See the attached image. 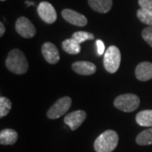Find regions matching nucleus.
Instances as JSON below:
<instances>
[{
  "mask_svg": "<svg viewBox=\"0 0 152 152\" xmlns=\"http://www.w3.org/2000/svg\"><path fill=\"white\" fill-rule=\"evenodd\" d=\"M135 76L140 81H148L152 79V63L142 62L135 69Z\"/></svg>",
  "mask_w": 152,
  "mask_h": 152,
  "instance_id": "f8f14e48",
  "label": "nucleus"
},
{
  "mask_svg": "<svg viewBox=\"0 0 152 152\" xmlns=\"http://www.w3.org/2000/svg\"><path fill=\"white\" fill-rule=\"evenodd\" d=\"M118 134L116 131L108 129L98 136L94 142L96 152H113L118 146Z\"/></svg>",
  "mask_w": 152,
  "mask_h": 152,
  "instance_id": "f03ea898",
  "label": "nucleus"
},
{
  "mask_svg": "<svg viewBox=\"0 0 152 152\" xmlns=\"http://www.w3.org/2000/svg\"><path fill=\"white\" fill-rule=\"evenodd\" d=\"M42 53L45 60L50 64H56L60 60L58 48L52 42H45L42 47Z\"/></svg>",
  "mask_w": 152,
  "mask_h": 152,
  "instance_id": "9d476101",
  "label": "nucleus"
},
{
  "mask_svg": "<svg viewBox=\"0 0 152 152\" xmlns=\"http://www.w3.org/2000/svg\"><path fill=\"white\" fill-rule=\"evenodd\" d=\"M136 143L139 145H152V128L142 131L136 137Z\"/></svg>",
  "mask_w": 152,
  "mask_h": 152,
  "instance_id": "f3484780",
  "label": "nucleus"
},
{
  "mask_svg": "<svg viewBox=\"0 0 152 152\" xmlns=\"http://www.w3.org/2000/svg\"><path fill=\"white\" fill-rule=\"evenodd\" d=\"M88 4L93 10L101 14H106L113 7V0H88Z\"/></svg>",
  "mask_w": 152,
  "mask_h": 152,
  "instance_id": "ddd939ff",
  "label": "nucleus"
},
{
  "mask_svg": "<svg viewBox=\"0 0 152 152\" xmlns=\"http://www.w3.org/2000/svg\"><path fill=\"white\" fill-rule=\"evenodd\" d=\"M151 1H152V0H151Z\"/></svg>",
  "mask_w": 152,
  "mask_h": 152,
  "instance_id": "a878e982",
  "label": "nucleus"
},
{
  "mask_svg": "<svg viewBox=\"0 0 152 152\" xmlns=\"http://www.w3.org/2000/svg\"><path fill=\"white\" fill-rule=\"evenodd\" d=\"M5 33V26L3 22H0V37H2Z\"/></svg>",
  "mask_w": 152,
  "mask_h": 152,
  "instance_id": "b1692460",
  "label": "nucleus"
},
{
  "mask_svg": "<svg viewBox=\"0 0 152 152\" xmlns=\"http://www.w3.org/2000/svg\"><path fill=\"white\" fill-rule=\"evenodd\" d=\"M18 140V134L12 129H5L0 132V144L3 145H14Z\"/></svg>",
  "mask_w": 152,
  "mask_h": 152,
  "instance_id": "4468645a",
  "label": "nucleus"
},
{
  "mask_svg": "<svg viewBox=\"0 0 152 152\" xmlns=\"http://www.w3.org/2000/svg\"><path fill=\"white\" fill-rule=\"evenodd\" d=\"M140 100L138 96L132 93L123 94L115 98L114 107L125 113H132L139 107Z\"/></svg>",
  "mask_w": 152,
  "mask_h": 152,
  "instance_id": "7ed1b4c3",
  "label": "nucleus"
},
{
  "mask_svg": "<svg viewBox=\"0 0 152 152\" xmlns=\"http://www.w3.org/2000/svg\"><path fill=\"white\" fill-rule=\"evenodd\" d=\"M120 63L121 53L118 48L116 46L109 47L104 55L103 64L105 69L110 74H114L119 69Z\"/></svg>",
  "mask_w": 152,
  "mask_h": 152,
  "instance_id": "20e7f679",
  "label": "nucleus"
},
{
  "mask_svg": "<svg viewBox=\"0 0 152 152\" xmlns=\"http://www.w3.org/2000/svg\"><path fill=\"white\" fill-rule=\"evenodd\" d=\"M72 105V99L69 96H64L58 99L47 113V117L50 119H57L65 114Z\"/></svg>",
  "mask_w": 152,
  "mask_h": 152,
  "instance_id": "39448f33",
  "label": "nucleus"
},
{
  "mask_svg": "<svg viewBox=\"0 0 152 152\" xmlns=\"http://www.w3.org/2000/svg\"><path fill=\"white\" fill-rule=\"evenodd\" d=\"M7 69L15 75H24L27 72L29 64L25 54L20 49H12L5 60Z\"/></svg>",
  "mask_w": 152,
  "mask_h": 152,
  "instance_id": "f257e3e1",
  "label": "nucleus"
},
{
  "mask_svg": "<svg viewBox=\"0 0 152 152\" xmlns=\"http://www.w3.org/2000/svg\"><path fill=\"white\" fill-rule=\"evenodd\" d=\"M62 48H63V50L64 52L71 55L78 54L81 51L80 44L76 40H75L74 38L64 40L62 42Z\"/></svg>",
  "mask_w": 152,
  "mask_h": 152,
  "instance_id": "2eb2a0df",
  "label": "nucleus"
},
{
  "mask_svg": "<svg viewBox=\"0 0 152 152\" xmlns=\"http://www.w3.org/2000/svg\"><path fill=\"white\" fill-rule=\"evenodd\" d=\"M1 1H5V0H1Z\"/></svg>",
  "mask_w": 152,
  "mask_h": 152,
  "instance_id": "393cba45",
  "label": "nucleus"
},
{
  "mask_svg": "<svg viewBox=\"0 0 152 152\" xmlns=\"http://www.w3.org/2000/svg\"><path fill=\"white\" fill-rule=\"evenodd\" d=\"M37 14L47 24H53L57 20V12L54 7L48 2H41L37 7Z\"/></svg>",
  "mask_w": 152,
  "mask_h": 152,
  "instance_id": "0eeeda50",
  "label": "nucleus"
},
{
  "mask_svg": "<svg viewBox=\"0 0 152 152\" xmlns=\"http://www.w3.org/2000/svg\"><path fill=\"white\" fill-rule=\"evenodd\" d=\"M86 118V113L82 110H77L67 114L64 121L65 124L70 128L71 130H76L84 123Z\"/></svg>",
  "mask_w": 152,
  "mask_h": 152,
  "instance_id": "1a4fd4ad",
  "label": "nucleus"
},
{
  "mask_svg": "<svg viewBox=\"0 0 152 152\" xmlns=\"http://www.w3.org/2000/svg\"><path fill=\"white\" fill-rule=\"evenodd\" d=\"M142 37L152 48V26H148L142 31Z\"/></svg>",
  "mask_w": 152,
  "mask_h": 152,
  "instance_id": "412c9836",
  "label": "nucleus"
},
{
  "mask_svg": "<svg viewBox=\"0 0 152 152\" xmlns=\"http://www.w3.org/2000/svg\"><path fill=\"white\" fill-rule=\"evenodd\" d=\"M139 5L140 6V9L147 11L152 14V1L151 0H139L138 1Z\"/></svg>",
  "mask_w": 152,
  "mask_h": 152,
  "instance_id": "4be33fe9",
  "label": "nucleus"
},
{
  "mask_svg": "<svg viewBox=\"0 0 152 152\" xmlns=\"http://www.w3.org/2000/svg\"><path fill=\"white\" fill-rule=\"evenodd\" d=\"M72 38H74L80 44L88 40H93L95 38V36L92 33L87 32V31H76L73 34Z\"/></svg>",
  "mask_w": 152,
  "mask_h": 152,
  "instance_id": "6ab92c4d",
  "label": "nucleus"
},
{
  "mask_svg": "<svg viewBox=\"0 0 152 152\" xmlns=\"http://www.w3.org/2000/svg\"><path fill=\"white\" fill-rule=\"evenodd\" d=\"M137 17L142 23L152 26V14L144 10L143 9H140L137 11Z\"/></svg>",
  "mask_w": 152,
  "mask_h": 152,
  "instance_id": "aec40b11",
  "label": "nucleus"
},
{
  "mask_svg": "<svg viewBox=\"0 0 152 152\" xmlns=\"http://www.w3.org/2000/svg\"><path fill=\"white\" fill-rule=\"evenodd\" d=\"M62 16L66 21L76 26L82 27L86 26L88 23L87 18L85 15H83L77 11L69 9H65L62 11Z\"/></svg>",
  "mask_w": 152,
  "mask_h": 152,
  "instance_id": "6e6552de",
  "label": "nucleus"
},
{
  "mask_svg": "<svg viewBox=\"0 0 152 152\" xmlns=\"http://www.w3.org/2000/svg\"><path fill=\"white\" fill-rule=\"evenodd\" d=\"M136 123L142 127H152V110H144L136 115Z\"/></svg>",
  "mask_w": 152,
  "mask_h": 152,
  "instance_id": "dca6fc26",
  "label": "nucleus"
},
{
  "mask_svg": "<svg viewBox=\"0 0 152 152\" xmlns=\"http://www.w3.org/2000/svg\"><path fill=\"white\" fill-rule=\"evenodd\" d=\"M15 31L24 38H31L37 33L35 26L29 19L24 16L20 17L15 22Z\"/></svg>",
  "mask_w": 152,
  "mask_h": 152,
  "instance_id": "423d86ee",
  "label": "nucleus"
},
{
  "mask_svg": "<svg viewBox=\"0 0 152 152\" xmlns=\"http://www.w3.org/2000/svg\"><path fill=\"white\" fill-rule=\"evenodd\" d=\"M96 46H97V53L99 55H102L105 51V45L102 40L96 41Z\"/></svg>",
  "mask_w": 152,
  "mask_h": 152,
  "instance_id": "5701e85b",
  "label": "nucleus"
},
{
  "mask_svg": "<svg viewBox=\"0 0 152 152\" xmlns=\"http://www.w3.org/2000/svg\"><path fill=\"white\" fill-rule=\"evenodd\" d=\"M11 107H12V103L5 96H1L0 97V118H3L5 117L7 114L10 112Z\"/></svg>",
  "mask_w": 152,
  "mask_h": 152,
  "instance_id": "a211bd4d",
  "label": "nucleus"
},
{
  "mask_svg": "<svg viewBox=\"0 0 152 152\" xmlns=\"http://www.w3.org/2000/svg\"><path fill=\"white\" fill-rule=\"evenodd\" d=\"M72 69L80 75H92L96 71V66L91 62L78 61L72 64Z\"/></svg>",
  "mask_w": 152,
  "mask_h": 152,
  "instance_id": "9b49d317",
  "label": "nucleus"
}]
</instances>
